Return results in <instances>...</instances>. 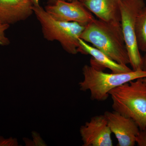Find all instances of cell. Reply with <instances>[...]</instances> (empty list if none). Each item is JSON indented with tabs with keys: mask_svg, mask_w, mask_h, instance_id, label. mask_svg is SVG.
I'll list each match as a JSON object with an SVG mask.
<instances>
[{
	"mask_svg": "<svg viewBox=\"0 0 146 146\" xmlns=\"http://www.w3.org/2000/svg\"><path fill=\"white\" fill-rule=\"evenodd\" d=\"M80 39L93 44L115 62L130 63L121 26L94 19L86 25Z\"/></svg>",
	"mask_w": 146,
	"mask_h": 146,
	"instance_id": "1",
	"label": "cell"
},
{
	"mask_svg": "<svg viewBox=\"0 0 146 146\" xmlns=\"http://www.w3.org/2000/svg\"><path fill=\"white\" fill-rule=\"evenodd\" d=\"M114 111L133 120L140 129H146V85L142 78L127 82L109 93Z\"/></svg>",
	"mask_w": 146,
	"mask_h": 146,
	"instance_id": "2",
	"label": "cell"
},
{
	"mask_svg": "<svg viewBox=\"0 0 146 146\" xmlns=\"http://www.w3.org/2000/svg\"><path fill=\"white\" fill-rule=\"evenodd\" d=\"M33 10L41 25L44 38L49 41H57L68 53H82L79 39L85 26L76 22L56 20L39 3L33 4Z\"/></svg>",
	"mask_w": 146,
	"mask_h": 146,
	"instance_id": "3",
	"label": "cell"
},
{
	"mask_svg": "<svg viewBox=\"0 0 146 146\" xmlns=\"http://www.w3.org/2000/svg\"><path fill=\"white\" fill-rule=\"evenodd\" d=\"M82 74L83 80L79 83L80 90L89 91L91 99L98 101L107 100L110 91L120 85L146 78V71L143 69L121 74H108L88 65L84 66Z\"/></svg>",
	"mask_w": 146,
	"mask_h": 146,
	"instance_id": "4",
	"label": "cell"
},
{
	"mask_svg": "<svg viewBox=\"0 0 146 146\" xmlns=\"http://www.w3.org/2000/svg\"><path fill=\"white\" fill-rule=\"evenodd\" d=\"M145 6L144 0H120L121 26L133 70L142 69L143 59L137 44L136 36V21Z\"/></svg>",
	"mask_w": 146,
	"mask_h": 146,
	"instance_id": "5",
	"label": "cell"
},
{
	"mask_svg": "<svg viewBox=\"0 0 146 146\" xmlns=\"http://www.w3.org/2000/svg\"><path fill=\"white\" fill-rule=\"evenodd\" d=\"M45 9L58 21L76 22L84 26L95 19L79 0L72 1L56 0L54 3L46 6Z\"/></svg>",
	"mask_w": 146,
	"mask_h": 146,
	"instance_id": "6",
	"label": "cell"
},
{
	"mask_svg": "<svg viewBox=\"0 0 146 146\" xmlns=\"http://www.w3.org/2000/svg\"><path fill=\"white\" fill-rule=\"evenodd\" d=\"M104 115L112 133L117 139V146H134L140 129L136 123L113 110Z\"/></svg>",
	"mask_w": 146,
	"mask_h": 146,
	"instance_id": "7",
	"label": "cell"
},
{
	"mask_svg": "<svg viewBox=\"0 0 146 146\" xmlns=\"http://www.w3.org/2000/svg\"><path fill=\"white\" fill-rule=\"evenodd\" d=\"M84 146H113L112 132L104 115H97L80 128Z\"/></svg>",
	"mask_w": 146,
	"mask_h": 146,
	"instance_id": "8",
	"label": "cell"
},
{
	"mask_svg": "<svg viewBox=\"0 0 146 146\" xmlns=\"http://www.w3.org/2000/svg\"><path fill=\"white\" fill-rule=\"evenodd\" d=\"M29 0H0V23L10 25L25 21L33 13Z\"/></svg>",
	"mask_w": 146,
	"mask_h": 146,
	"instance_id": "9",
	"label": "cell"
},
{
	"mask_svg": "<svg viewBox=\"0 0 146 146\" xmlns=\"http://www.w3.org/2000/svg\"><path fill=\"white\" fill-rule=\"evenodd\" d=\"M91 13L103 21L121 25L120 0H79Z\"/></svg>",
	"mask_w": 146,
	"mask_h": 146,
	"instance_id": "10",
	"label": "cell"
},
{
	"mask_svg": "<svg viewBox=\"0 0 146 146\" xmlns=\"http://www.w3.org/2000/svg\"><path fill=\"white\" fill-rule=\"evenodd\" d=\"M79 41L81 46L82 54L92 56L91 65L95 69L102 70V69L108 68L114 74L129 72L133 70L126 65L115 62L101 51L90 46L80 38Z\"/></svg>",
	"mask_w": 146,
	"mask_h": 146,
	"instance_id": "11",
	"label": "cell"
},
{
	"mask_svg": "<svg viewBox=\"0 0 146 146\" xmlns=\"http://www.w3.org/2000/svg\"><path fill=\"white\" fill-rule=\"evenodd\" d=\"M136 36L139 50L146 52V6L141 10L137 18Z\"/></svg>",
	"mask_w": 146,
	"mask_h": 146,
	"instance_id": "12",
	"label": "cell"
},
{
	"mask_svg": "<svg viewBox=\"0 0 146 146\" xmlns=\"http://www.w3.org/2000/svg\"><path fill=\"white\" fill-rule=\"evenodd\" d=\"M9 25L7 24L0 25V45L6 46L10 44L9 39L5 36V32L9 27Z\"/></svg>",
	"mask_w": 146,
	"mask_h": 146,
	"instance_id": "13",
	"label": "cell"
},
{
	"mask_svg": "<svg viewBox=\"0 0 146 146\" xmlns=\"http://www.w3.org/2000/svg\"><path fill=\"white\" fill-rule=\"evenodd\" d=\"M18 143L17 139L12 137L5 138L3 136H0V146H18Z\"/></svg>",
	"mask_w": 146,
	"mask_h": 146,
	"instance_id": "14",
	"label": "cell"
},
{
	"mask_svg": "<svg viewBox=\"0 0 146 146\" xmlns=\"http://www.w3.org/2000/svg\"><path fill=\"white\" fill-rule=\"evenodd\" d=\"M136 143L139 146H146V129L140 130L136 138Z\"/></svg>",
	"mask_w": 146,
	"mask_h": 146,
	"instance_id": "15",
	"label": "cell"
},
{
	"mask_svg": "<svg viewBox=\"0 0 146 146\" xmlns=\"http://www.w3.org/2000/svg\"><path fill=\"white\" fill-rule=\"evenodd\" d=\"M33 136L34 138V146H45L44 141L42 140L38 133L35 132H33Z\"/></svg>",
	"mask_w": 146,
	"mask_h": 146,
	"instance_id": "16",
	"label": "cell"
},
{
	"mask_svg": "<svg viewBox=\"0 0 146 146\" xmlns=\"http://www.w3.org/2000/svg\"><path fill=\"white\" fill-rule=\"evenodd\" d=\"M142 69L146 71V55L145 57V59L143 60V65Z\"/></svg>",
	"mask_w": 146,
	"mask_h": 146,
	"instance_id": "17",
	"label": "cell"
},
{
	"mask_svg": "<svg viewBox=\"0 0 146 146\" xmlns=\"http://www.w3.org/2000/svg\"><path fill=\"white\" fill-rule=\"evenodd\" d=\"M142 80L143 82L146 85V78H142Z\"/></svg>",
	"mask_w": 146,
	"mask_h": 146,
	"instance_id": "18",
	"label": "cell"
},
{
	"mask_svg": "<svg viewBox=\"0 0 146 146\" xmlns=\"http://www.w3.org/2000/svg\"><path fill=\"white\" fill-rule=\"evenodd\" d=\"M78 1V0H70V1Z\"/></svg>",
	"mask_w": 146,
	"mask_h": 146,
	"instance_id": "19",
	"label": "cell"
},
{
	"mask_svg": "<svg viewBox=\"0 0 146 146\" xmlns=\"http://www.w3.org/2000/svg\"><path fill=\"white\" fill-rule=\"evenodd\" d=\"M64 1H70V0H64Z\"/></svg>",
	"mask_w": 146,
	"mask_h": 146,
	"instance_id": "20",
	"label": "cell"
},
{
	"mask_svg": "<svg viewBox=\"0 0 146 146\" xmlns=\"http://www.w3.org/2000/svg\"><path fill=\"white\" fill-rule=\"evenodd\" d=\"M1 23H0V25H1Z\"/></svg>",
	"mask_w": 146,
	"mask_h": 146,
	"instance_id": "21",
	"label": "cell"
}]
</instances>
